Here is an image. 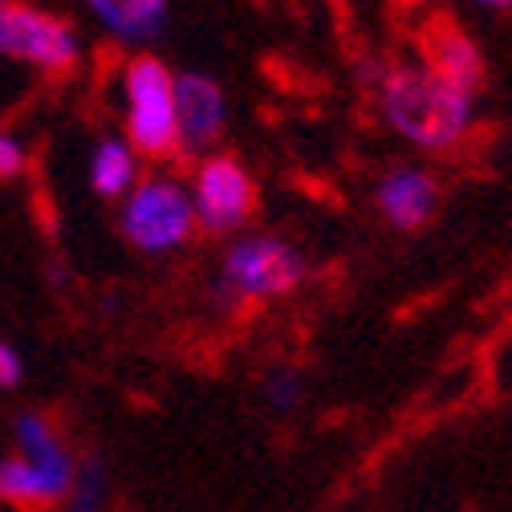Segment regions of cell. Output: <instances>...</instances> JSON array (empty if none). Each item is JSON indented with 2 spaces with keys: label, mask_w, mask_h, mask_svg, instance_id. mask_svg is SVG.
I'll return each mask as SVG.
<instances>
[{
  "label": "cell",
  "mask_w": 512,
  "mask_h": 512,
  "mask_svg": "<svg viewBox=\"0 0 512 512\" xmlns=\"http://www.w3.org/2000/svg\"><path fill=\"white\" fill-rule=\"evenodd\" d=\"M309 277L305 252L281 236H236L224 248L220 285L236 301H277Z\"/></svg>",
  "instance_id": "obj_5"
},
{
  "label": "cell",
  "mask_w": 512,
  "mask_h": 512,
  "mask_svg": "<svg viewBox=\"0 0 512 512\" xmlns=\"http://www.w3.org/2000/svg\"><path fill=\"white\" fill-rule=\"evenodd\" d=\"M25 378V358L17 354L13 342L0 338V391H17Z\"/></svg>",
  "instance_id": "obj_16"
},
{
  "label": "cell",
  "mask_w": 512,
  "mask_h": 512,
  "mask_svg": "<svg viewBox=\"0 0 512 512\" xmlns=\"http://www.w3.org/2000/svg\"><path fill=\"white\" fill-rule=\"evenodd\" d=\"M82 460L41 411L13 419V452L0 460V504L13 512H53L70 500Z\"/></svg>",
  "instance_id": "obj_2"
},
{
  "label": "cell",
  "mask_w": 512,
  "mask_h": 512,
  "mask_svg": "<svg viewBox=\"0 0 512 512\" xmlns=\"http://www.w3.org/2000/svg\"><path fill=\"white\" fill-rule=\"evenodd\" d=\"M191 208H196V224L212 236L240 232L256 212V183L248 167L224 151L204 155L191 175Z\"/></svg>",
  "instance_id": "obj_7"
},
{
  "label": "cell",
  "mask_w": 512,
  "mask_h": 512,
  "mask_svg": "<svg viewBox=\"0 0 512 512\" xmlns=\"http://www.w3.org/2000/svg\"><path fill=\"white\" fill-rule=\"evenodd\" d=\"M301 395H305L301 370H293V366H273V370H265V378H261V399H265V407H269L273 415H289V411L301 403Z\"/></svg>",
  "instance_id": "obj_14"
},
{
  "label": "cell",
  "mask_w": 512,
  "mask_h": 512,
  "mask_svg": "<svg viewBox=\"0 0 512 512\" xmlns=\"http://www.w3.org/2000/svg\"><path fill=\"white\" fill-rule=\"evenodd\" d=\"M139 151L122 139H102L90 155V187L102 200H126L131 187L139 183Z\"/></svg>",
  "instance_id": "obj_12"
},
{
  "label": "cell",
  "mask_w": 512,
  "mask_h": 512,
  "mask_svg": "<svg viewBox=\"0 0 512 512\" xmlns=\"http://www.w3.org/2000/svg\"><path fill=\"white\" fill-rule=\"evenodd\" d=\"M126 98V143L139 159L179 155V114H175V74L155 53H135L122 70Z\"/></svg>",
  "instance_id": "obj_3"
},
{
  "label": "cell",
  "mask_w": 512,
  "mask_h": 512,
  "mask_svg": "<svg viewBox=\"0 0 512 512\" xmlns=\"http://www.w3.org/2000/svg\"><path fill=\"white\" fill-rule=\"evenodd\" d=\"M175 114H179V151L183 155H212L228 126L224 86L200 70L175 74Z\"/></svg>",
  "instance_id": "obj_8"
},
{
  "label": "cell",
  "mask_w": 512,
  "mask_h": 512,
  "mask_svg": "<svg viewBox=\"0 0 512 512\" xmlns=\"http://www.w3.org/2000/svg\"><path fill=\"white\" fill-rule=\"evenodd\" d=\"M90 17L122 45H151L167 33V0H86Z\"/></svg>",
  "instance_id": "obj_10"
},
{
  "label": "cell",
  "mask_w": 512,
  "mask_h": 512,
  "mask_svg": "<svg viewBox=\"0 0 512 512\" xmlns=\"http://www.w3.org/2000/svg\"><path fill=\"white\" fill-rule=\"evenodd\" d=\"M25 171H29V147L13 131H0V179H17Z\"/></svg>",
  "instance_id": "obj_15"
},
{
  "label": "cell",
  "mask_w": 512,
  "mask_h": 512,
  "mask_svg": "<svg viewBox=\"0 0 512 512\" xmlns=\"http://www.w3.org/2000/svg\"><path fill=\"white\" fill-rule=\"evenodd\" d=\"M118 228L126 244L139 248L143 256H171L191 236H196V208H191V191L175 183L171 175H143L131 196L122 200Z\"/></svg>",
  "instance_id": "obj_4"
},
{
  "label": "cell",
  "mask_w": 512,
  "mask_h": 512,
  "mask_svg": "<svg viewBox=\"0 0 512 512\" xmlns=\"http://www.w3.org/2000/svg\"><path fill=\"white\" fill-rule=\"evenodd\" d=\"M480 9H512V0H472Z\"/></svg>",
  "instance_id": "obj_17"
},
{
  "label": "cell",
  "mask_w": 512,
  "mask_h": 512,
  "mask_svg": "<svg viewBox=\"0 0 512 512\" xmlns=\"http://www.w3.org/2000/svg\"><path fill=\"white\" fill-rule=\"evenodd\" d=\"M423 53H427L423 61L431 70H439L443 78H452L456 86H464L472 94L484 82V53H480V45L460 25H452V21H439V25L427 29Z\"/></svg>",
  "instance_id": "obj_11"
},
{
  "label": "cell",
  "mask_w": 512,
  "mask_h": 512,
  "mask_svg": "<svg viewBox=\"0 0 512 512\" xmlns=\"http://www.w3.org/2000/svg\"><path fill=\"white\" fill-rule=\"evenodd\" d=\"M378 110L387 126L419 151H452L476 122V94L431 70L427 61H407L378 74Z\"/></svg>",
  "instance_id": "obj_1"
},
{
  "label": "cell",
  "mask_w": 512,
  "mask_h": 512,
  "mask_svg": "<svg viewBox=\"0 0 512 512\" xmlns=\"http://www.w3.org/2000/svg\"><path fill=\"white\" fill-rule=\"evenodd\" d=\"M374 204H378L382 220H387L391 228L419 232L439 208V183H435L431 171L403 163V167H391L374 183Z\"/></svg>",
  "instance_id": "obj_9"
},
{
  "label": "cell",
  "mask_w": 512,
  "mask_h": 512,
  "mask_svg": "<svg viewBox=\"0 0 512 512\" xmlns=\"http://www.w3.org/2000/svg\"><path fill=\"white\" fill-rule=\"evenodd\" d=\"M106 496H110V480H106V464L98 456L82 460L78 468V484L70 492V500L61 504V512H106Z\"/></svg>",
  "instance_id": "obj_13"
},
{
  "label": "cell",
  "mask_w": 512,
  "mask_h": 512,
  "mask_svg": "<svg viewBox=\"0 0 512 512\" xmlns=\"http://www.w3.org/2000/svg\"><path fill=\"white\" fill-rule=\"evenodd\" d=\"M5 9H9V0H0V13H5Z\"/></svg>",
  "instance_id": "obj_18"
},
{
  "label": "cell",
  "mask_w": 512,
  "mask_h": 512,
  "mask_svg": "<svg viewBox=\"0 0 512 512\" xmlns=\"http://www.w3.org/2000/svg\"><path fill=\"white\" fill-rule=\"evenodd\" d=\"M0 57L25 61L45 74H70L82 57V41L66 17H53L25 0H9L0 13Z\"/></svg>",
  "instance_id": "obj_6"
}]
</instances>
